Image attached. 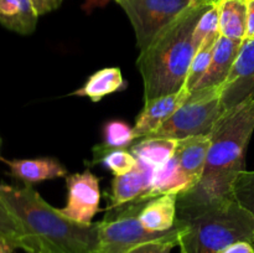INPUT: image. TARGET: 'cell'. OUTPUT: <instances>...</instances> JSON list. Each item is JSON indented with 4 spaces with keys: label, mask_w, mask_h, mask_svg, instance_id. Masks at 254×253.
I'll use <instances>...</instances> for the list:
<instances>
[{
    "label": "cell",
    "mask_w": 254,
    "mask_h": 253,
    "mask_svg": "<svg viewBox=\"0 0 254 253\" xmlns=\"http://www.w3.org/2000/svg\"><path fill=\"white\" fill-rule=\"evenodd\" d=\"M0 196L27 236V253H96L99 222L69 220L40 196L31 185L0 184Z\"/></svg>",
    "instance_id": "6da1fadb"
},
{
    "label": "cell",
    "mask_w": 254,
    "mask_h": 253,
    "mask_svg": "<svg viewBox=\"0 0 254 253\" xmlns=\"http://www.w3.org/2000/svg\"><path fill=\"white\" fill-rule=\"evenodd\" d=\"M254 131V99L225 112L211 133V146L200 181L178 200L210 201L233 196V184L245 169V154Z\"/></svg>",
    "instance_id": "7a4b0ae2"
},
{
    "label": "cell",
    "mask_w": 254,
    "mask_h": 253,
    "mask_svg": "<svg viewBox=\"0 0 254 253\" xmlns=\"http://www.w3.org/2000/svg\"><path fill=\"white\" fill-rule=\"evenodd\" d=\"M211 5L193 2L140 51L138 69L144 83V101L173 94L186 84L191 61L197 49L193 30Z\"/></svg>",
    "instance_id": "3957f363"
},
{
    "label": "cell",
    "mask_w": 254,
    "mask_h": 253,
    "mask_svg": "<svg viewBox=\"0 0 254 253\" xmlns=\"http://www.w3.org/2000/svg\"><path fill=\"white\" fill-rule=\"evenodd\" d=\"M179 246L186 253H220L240 241L254 245V217L235 196L210 201L178 200Z\"/></svg>",
    "instance_id": "277c9868"
},
{
    "label": "cell",
    "mask_w": 254,
    "mask_h": 253,
    "mask_svg": "<svg viewBox=\"0 0 254 253\" xmlns=\"http://www.w3.org/2000/svg\"><path fill=\"white\" fill-rule=\"evenodd\" d=\"M149 200H135L117 207H107L99 222L98 253H126L141 243L174 241L179 246L181 228L175 223L165 232H151L139 221V213Z\"/></svg>",
    "instance_id": "5b68a950"
},
{
    "label": "cell",
    "mask_w": 254,
    "mask_h": 253,
    "mask_svg": "<svg viewBox=\"0 0 254 253\" xmlns=\"http://www.w3.org/2000/svg\"><path fill=\"white\" fill-rule=\"evenodd\" d=\"M221 89L222 86L190 92L189 98L174 116L149 136L179 140L189 136L210 135L225 113L221 103Z\"/></svg>",
    "instance_id": "8992f818"
},
{
    "label": "cell",
    "mask_w": 254,
    "mask_h": 253,
    "mask_svg": "<svg viewBox=\"0 0 254 253\" xmlns=\"http://www.w3.org/2000/svg\"><path fill=\"white\" fill-rule=\"evenodd\" d=\"M129 17L139 50L144 51L156 36L178 19L195 0H116Z\"/></svg>",
    "instance_id": "52a82bcc"
},
{
    "label": "cell",
    "mask_w": 254,
    "mask_h": 253,
    "mask_svg": "<svg viewBox=\"0 0 254 253\" xmlns=\"http://www.w3.org/2000/svg\"><path fill=\"white\" fill-rule=\"evenodd\" d=\"M66 184L67 203L60 211L72 221L86 225L92 223L101 202L99 179L87 169L83 173L66 176Z\"/></svg>",
    "instance_id": "ba28073f"
},
{
    "label": "cell",
    "mask_w": 254,
    "mask_h": 253,
    "mask_svg": "<svg viewBox=\"0 0 254 253\" xmlns=\"http://www.w3.org/2000/svg\"><path fill=\"white\" fill-rule=\"evenodd\" d=\"M251 99H254V39L242 42L237 59L221 89L223 112Z\"/></svg>",
    "instance_id": "9c48e42d"
},
{
    "label": "cell",
    "mask_w": 254,
    "mask_h": 253,
    "mask_svg": "<svg viewBox=\"0 0 254 253\" xmlns=\"http://www.w3.org/2000/svg\"><path fill=\"white\" fill-rule=\"evenodd\" d=\"M154 169L138 159V164L130 173L114 176L108 207H117L135 200H150Z\"/></svg>",
    "instance_id": "30bf717a"
},
{
    "label": "cell",
    "mask_w": 254,
    "mask_h": 253,
    "mask_svg": "<svg viewBox=\"0 0 254 253\" xmlns=\"http://www.w3.org/2000/svg\"><path fill=\"white\" fill-rule=\"evenodd\" d=\"M189 96L190 91L185 86L176 93L146 101L133 126L135 138H146L160 128L185 103Z\"/></svg>",
    "instance_id": "8fae6325"
},
{
    "label": "cell",
    "mask_w": 254,
    "mask_h": 253,
    "mask_svg": "<svg viewBox=\"0 0 254 253\" xmlns=\"http://www.w3.org/2000/svg\"><path fill=\"white\" fill-rule=\"evenodd\" d=\"M242 42L243 41L227 39L220 35L215 44L212 60H211L207 72L191 92L223 86L237 59Z\"/></svg>",
    "instance_id": "7c38bea8"
},
{
    "label": "cell",
    "mask_w": 254,
    "mask_h": 253,
    "mask_svg": "<svg viewBox=\"0 0 254 253\" xmlns=\"http://www.w3.org/2000/svg\"><path fill=\"white\" fill-rule=\"evenodd\" d=\"M210 146L211 134L179 139L174 156L193 186L200 181L205 170Z\"/></svg>",
    "instance_id": "4fadbf2b"
},
{
    "label": "cell",
    "mask_w": 254,
    "mask_h": 253,
    "mask_svg": "<svg viewBox=\"0 0 254 253\" xmlns=\"http://www.w3.org/2000/svg\"><path fill=\"white\" fill-rule=\"evenodd\" d=\"M4 161L9 166L12 178L22 181L25 185L67 176L66 168L54 158L12 159Z\"/></svg>",
    "instance_id": "5bb4252c"
},
{
    "label": "cell",
    "mask_w": 254,
    "mask_h": 253,
    "mask_svg": "<svg viewBox=\"0 0 254 253\" xmlns=\"http://www.w3.org/2000/svg\"><path fill=\"white\" fill-rule=\"evenodd\" d=\"M178 216V195L158 196L150 198L139 213V221L151 232H165L176 223Z\"/></svg>",
    "instance_id": "9a60e30c"
},
{
    "label": "cell",
    "mask_w": 254,
    "mask_h": 253,
    "mask_svg": "<svg viewBox=\"0 0 254 253\" xmlns=\"http://www.w3.org/2000/svg\"><path fill=\"white\" fill-rule=\"evenodd\" d=\"M37 15L31 0H0V24L20 35H31Z\"/></svg>",
    "instance_id": "2e32d148"
},
{
    "label": "cell",
    "mask_w": 254,
    "mask_h": 253,
    "mask_svg": "<svg viewBox=\"0 0 254 253\" xmlns=\"http://www.w3.org/2000/svg\"><path fill=\"white\" fill-rule=\"evenodd\" d=\"M127 87L126 81L118 67H104L98 69L87 78L81 88L72 92L71 96L87 97L93 102H99L103 97L114 92L123 91Z\"/></svg>",
    "instance_id": "e0dca14e"
},
{
    "label": "cell",
    "mask_w": 254,
    "mask_h": 253,
    "mask_svg": "<svg viewBox=\"0 0 254 253\" xmlns=\"http://www.w3.org/2000/svg\"><path fill=\"white\" fill-rule=\"evenodd\" d=\"M191 188H193V184L181 170L175 156H173L168 163L154 169L151 198L170 193L179 195L184 191L190 190Z\"/></svg>",
    "instance_id": "ac0fdd59"
},
{
    "label": "cell",
    "mask_w": 254,
    "mask_h": 253,
    "mask_svg": "<svg viewBox=\"0 0 254 253\" xmlns=\"http://www.w3.org/2000/svg\"><path fill=\"white\" fill-rule=\"evenodd\" d=\"M220 10V34L227 39L245 41L247 34V0H222Z\"/></svg>",
    "instance_id": "d6986e66"
},
{
    "label": "cell",
    "mask_w": 254,
    "mask_h": 253,
    "mask_svg": "<svg viewBox=\"0 0 254 253\" xmlns=\"http://www.w3.org/2000/svg\"><path fill=\"white\" fill-rule=\"evenodd\" d=\"M178 139L161 138V136H148L134 144L130 153L139 160L144 161L153 168L168 163L174 156L178 146Z\"/></svg>",
    "instance_id": "ffe728a7"
},
{
    "label": "cell",
    "mask_w": 254,
    "mask_h": 253,
    "mask_svg": "<svg viewBox=\"0 0 254 253\" xmlns=\"http://www.w3.org/2000/svg\"><path fill=\"white\" fill-rule=\"evenodd\" d=\"M93 164H102L104 168L111 170L114 176L130 173L138 164V159L126 149L106 148L102 144L93 149Z\"/></svg>",
    "instance_id": "44dd1931"
},
{
    "label": "cell",
    "mask_w": 254,
    "mask_h": 253,
    "mask_svg": "<svg viewBox=\"0 0 254 253\" xmlns=\"http://www.w3.org/2000/svg\"><path fill=\"white\" fill-rule=\"evenodd\" d=\"M0 236L14 243L16 248H21L25 252H29V242L25 230L9 210L1 196H0Z\"/></svg>",
    "instance_id": "7402d4cb"
},
{
    "label": "cell",
    "mask_w": 254,
    "mask_h": 253,
    "mask_svg": "<svg viewBox=\"0 0 254 253\" xmlns=\"http://www.w3.org/2000/svg\"><path fill=\"white\" fill-rule=\"evenodd\" d=\"M102 135L103 145L111 149H127L136 139L133 126L121 119L107 122L102 129Z\"/></svg>",
    "instance_id": "603a6c76"
},
{
    "label": "cell",
    "mask_w": 254,
    "mask_h": 253,
    "mask_svg": "<svg viewBox=\"0 0 254 253\" xmlns=\"http://www.w3.org/2000/svg\"><path fill=\"white\" fill-rule=\"evenodd\" d=\"M220 35V10L218 5H211L200 17L193 30V44L198 50L203 42L216 41Z\"/></svg>",
    "instance_id": "cb8c5ba5"
},
{
    "label": "cell",
    "mask_w": 254,
    "mask_h": 253,
    "mask_svg": "<svg viewBox=\"0 0 254 253\" xmlns=\"http://www.w3.org/2000/svg\"><path fill=\"white\" fill-rule=\"evenodd\" d=\"M217 41V40H216ZM216 41L213 42H203L200 49L196 51L192 61H191L190 69H189L188 78H186V84L189 91H192L198 82L201 81L205 73L207 72L208 66L211 63L213 55V49H215Z\"/></svg>",
    "instance_id": "d4e9b609"
},
{
    "label": "cell",
    "mask_w": 254,
    "mask_h": 253,
    "mask_svg": "<svg viewBox=\"0 0 254 253\" xmlns=\"http://www.w3.org/2000/svg\"><path fill=\"white\" fill-rule=\"evenodd\" d=\"M233 196L254 217V171L243 170L233 184Z\"/></svg>",
    "instance_id": "484cf974"
},
{
    "label": "cell",
    "mask_w": 254,
    "mask_h": 253,
    "mask_svg": "<svg viewBox=\"0 0 254 253\" xmlns=\"http://www.w3.org/2000/svg\"><path fill=\"white\" fill-rule=\"evenodd\" d=\"M175 246H178V243L174 241H153L141 243L126 253H171Z\"/></svg>",
    "instance_id": "4316f807"
},
{
    "label": "cell",
    "mask_w": 254,
    "mask_h": 253,
    "mask_svg": "<svg viewBox=\"0 0 254 253\" xmlns=\"http://www.w3.org/2000/svg\"><path fill=\"white\" fill-rule=\"evenodd\" d=\"M31 1L37 15L41 16V15H45L47 12H51L54 10L59 9L64 0H31Z\"/></svg>",
    "instance_id": "83f0119b"
},
{
    "label": "cell",
    "mask_w": 254,
    "mask_h": 253,
    "mask_svg": "<svg viewBox=\"0 0 254 253\" xmlns=\"http://www.w3.org/2000/svg\"><path fill=\"white\" fill-rule=\"evenodd\" d=\"M220 253H254V245L246 241H240L230 245Z\"/></svg>",
    "instance_id": "f1b7e54d"
},
{
    "label": "cell",
    "mask_w": 254,
    "mask_h": 253,
    "mask_svg": "<svg viewBox=\"0 0 254 253\" xmlns=\"http://www.w3.org/2000/svg\"><path fill=\"white\" fill-rule=\"evenodd\" d=\"M254 39V0H247V34L246 40Z\"/></svg>",
    "instance_id": "f546056e"
},
{
    "label": "cell",
    "mask_w": 254,
    "mask_h": 253,
    "mask_svg": "<svg viewBox=\"0 0 254 253\" xmlns=\"http://www.w3.org/2000/svg\"><path fill=\"white\" fill-rule=\"evenodd\" d=\"M15 250H16V246L14 243L0 236V253H14Z\"/></svg>",
    "instance_id": "4dcf8cb0"
},
{
    "label": "cell",
    "mask_w": 254,
    "mask_h": 253,
    "mask_svg": "<svg viewBox=\"0 0 254 253\" xmlns=\"http://www.w3.org/2000/svg\"><path fill=\"white\" fill-rule=\"evenodd\" d=\"M222 0H195L193 2L196 4H202V5H217L218 2H221Z\"/></svg>",
    "instance_id": "1f68e13d"
},
{
    "label": "cell",
    "mask_w": 254,
    "mask_h": 253,
    "mask_svg": "<svg viewBox=\"0 0 254 253\" xmlns=\"http://www.w3.org/2000/svg\"><path fill=\"white\" fill-rule=\"evenodd\" d=\"M1 144H2V140H1V138H0V149H1Z\"/></svg>",
    "instance_id": "d6a6232c"
},
{
    "label": "cell",
    "mask_w": 254,
    "mask_h": 253,
    "mask_svg": "<svg viewBox=\"0 0 254 253\" xmlns=\"http://www.w3.org/2000/svg\"><path fill=\"white\" fill-rule=\"evenodd\" d=\"M181 253H186V252H185V251H183V250H181Z\"/></svg>",
    "instance_id": "836d02e7"
},
{
    "label": "cell",
    "mask_w": 254,
    "mask_h": 253,
    "mask_svg": "<svg viewBox=\"0 0 254 253\" xmlns=\"http://www.w3.org/2000/svg\"><path fill=\"white\" fill-rule=\"evenodd\" d=\"M96 253H98V252H96Z\"/></svg>",
    "instance_id": "e575fe53"
}]
</instances>
